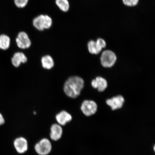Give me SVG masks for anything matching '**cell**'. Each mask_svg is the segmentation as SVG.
Returning <instances> with one entry per match:
<instances>
[{
    "label": "cell",
    "instance_id": "1",
    "mask_svg": "<svg viewBox=\"0 0 155 155\" xmlns=\"http://www.w3.org/2000/svg\"><path fill=\"white\" fill-rule=\"evenodd\" d=\"M84 86V81L81 78L71 77L67 79L64 85V92L69 97L76 98L80 95Z\"/></svg>",
    "mask_w": 155,
    "mask_h": 155
},
{
    "label": "cell",
    "instance_id": "2",
    "mask_svg": "<svg viewBox=\"0 0 155 155\" xmlns=\"http://www.w3.org/2000/svg\"><path fill=\"white\" fill-rule=\"evenodd\" d=\"M32 23L35 28L41 31L51 28L53 21L49 15H41L34 18Z\"/></svg>",
    "mask_w": 155,
    "mask_h": 155
},
{
    "label": "cell",
    "instance_id": "3",
    "mask_svg": "<svg viewBox=\"0 0 155 155\" xmlns=\"http://www.w3.org/2000/svg\"><path fill=\"white\" fill-rule=\"evenodd\" d=\"M52 144L47 138L42 139L35 145V150L40 155H47L52 150Z\"/></svg>",
    "mask_w": 155,
    "mask_h": 155
},
{
    "label": "cell",
    "instance_id": "4",
    "mask_svg": "<svg viewBox=\"0 0 155 155\" xmlns=\"http://www.w3.org/2000/svg\"><path fill=\"white\" fill-rule=\"evenodd\" d=\"M117 59L115 54L110 50H105L102 54L101 57V64L104 67H111L115 64Z\"/></svg>",
    "mask_w": 155,
    "mask_h": 155
},
{
    "label": "cell",
    "instance_id": "5",
    "mask_svg": "<svg viewBox=\"0 0 155 155\" xmlns=\"http://www.w3.org/2000/svg\"><path fill=\"white\" fill-rule=\"evenodd\" d=\"M81 110L84 115L90 116L96 113L97 105L93 101L85 100L82 103Z\"/></svg>",
    "mask_w": 155,
    "mask_h": 155
},
{
    "label": "cell",
    "instance_id": "6",
    "mask_svg": "<svg viewBox=\"0 0 155 155\" xmlns=\"http://www.w3.org/2000/svg\"><path fill=\"white\" fill-rule=\"evenodd\" d=\"M17 46L21 49H26L30 47L31 42L28 34L25 32L19 33L16 38Z\"/></svg>",
    "mask_w": 155,
    "mask_h": 155
},
{
    "label": "cell",
    "instance_id": "7",
    "mask_svg": "<svg viewBox=\"0 0 155 155\" xmlns=\"http://www.w3.org/2000/svg\"><path fill=\"white\" fill-rule=\"evenodd\" d=\"M15 148L19 154L24 153L28 149V142L24 137H18L14 141Z\"/></svg>",
    "mask_w": 155,
    "mask_h": 155
},
{
    "label": "cell",
    "instance_id": "8",
    "mask_svg": "<svg viewBox=\"0 0 155 155\" xmlns=\"http://www.w3.org/2000/svg\"><path fill=\"white\" fill-rule=\"evenodd\" d=\"M124 101L123 97L119 95L107 100L106 102L112 110H115L121 108L123 106Z\"/></svg>",
    "mask_w": 155,
    "mask_h": 155
},
{
    "label": "cell",
    "instance_id": "9",
    "mask_svg": "<svg viewBox=\"0 0 155 155\" xmlns=\"http://www.w3.org/2000/svg\"><path fill=\"white\" fill-rule=\"evenodd\" d=\"M63 133L61 126L58 124H54L50 128V137L52 140L58 141L61 138Z\"/></svg>",
    "mask_w": 155,
    "mask_h": 155
},
{
    "label": "cell",
    "instance_id": "10",
    "mask_svg": "<svg viewBox=\"0 0 155 155\" xmlns=\"http://www.w3.org/2000/svg\"><path fill=\"white\" fill-rule=\"evenodd\" d=\"M55 118L58 124L61 126L65 125L72 119V116L71 114L64 110L57 114Z\"/></svg>",
    "mask_w": 155,
    "mask_h": 155
},
{
    "label": "cell",
    "instance_id": "11",
    "mask_svg": "<svg viewBox=\"0 0 155 155\" xmlns=\"http://www.w3.org/2000/svg\"><path fill=\"white\" fill-rule=\"evenodd\" d=\"M92 86L94 88L97 89L98 91L102 92L105 90L107 86L105 79L101 77H97L92 81Z\"/></svg>",
    "mask_w": 155,
    "mask_h": 155
},
{
    "label": "cell",
    "instance_id": "12",
    "mask_svg": "<svg viewBox=\"0 0 155 155\" xmlns=\"http://www.w3.org/2000/svg\"><path fill=\"white\" fill-rule=\"evenodd\" d=\"M28 59L22 52H17L15 53L12 59V64L15 67H18L21 63L27 62Z\"/></svg>",
    "mask_w": 155,
    "mask_h": 155
},
{
    "label": "cell",
    "instance_id": "13",
    "mask_svg": "<svg viewBox=\"0 0 155 155\" xmlns=\"http://www.w3.org/2000/svg\"><path fill=\"white\" fill-rule=\"evenodd\" d=\"M88 49L89 52L93 54H98L102 51V48L97 41H90L88 44Z\"/></svg>",
    "mask_w": 155,
    "mask_h": 155
},
{
    "label": "cell",
    "instance_id": "14",
    "mask_svg": "<svg viewBox=\"0 0 155 155\" xmlns=\"http://www.w3.org/2000/svg\"><path fill=\"white\" fill-rule=\"evenodd\" d=\"M42 66L44 69H50L54 65L53 58L49 55H46L42 57L41 60Z\"/></svg>",
    "mask_w": 155,
    "mask_h": 155
},
{
    "label": "cell",
    "instance_id": "15",
    "mask_svg": "<svg viewBox=\"0 0 155 155\" xmlns=\"http://www.w3.org/2000/svg\"><path fill=\"white\" fill-rule=\"evenodd\" d=\"M10 44V39L6 35H0V48L6 50L9 48Z\"/></svg>",
    "mask_w": 155,
    "mask_h": 155
},
{
    "label": "cell",
    "instance_id": "16",
    "mask_svg": "<svg viewBox=\"0 0 155 155\" xmlns=\"http://www.w3.org/2000/svg\"><path fill=\"white\" fill-rule=\"evenodd\" d=\"M56 5L61 11L67 12L68 11L70 5L68 0H56Z\"/></svg>",
    "mask_w": 155,
    "mask_h": 155
},
{
    "label": "cell",
    "instance_id": "17",
    "mask_svg": "<svg viewBox=\"0 0 155 155\" xmlns=\"http://www.w3.org/2000/svg\"><path fill=\"white\" fill-rule=\"evenodd\" d=\"M29 0H14L15 5L19 8H24L28 3Z\"/></svg>",
    "mask_w": 155,
    "mask_h": 155
},
{
    "label": "cell",
    "instance_id": "18",
    "mask_svg": "<svg viewBox=\"0 0 155 155\" xmlns=\"http://www.w3.org/2000/svg\"><path fill=\"white\" fill-rule=\"evenodd\" d=\"M124 4L128 6H134L138 3L139 0H123Z\"/></svg>",
    "mask_w": 155,
    "mask_h": 155
},
{
    "label": "cell",
    "instance_id": "19",
    "mask_svg": "<svg viewBox=\"0 0 155 155\" xmlns=\"http://www.w3.org/2000/svg\"><path fill=\"white\" fill-rule=\"evenodd\" d=\"M96 41L98 42L102 48L106 47V42L104 41V40L102 39L99 38Z\"/></svg>",
    "mask_w": 155,
    "mask_h": 155
},
{
    "label": "cell",
    "instance_id": "20",
    "mask_svg": "<svg viewBox=\"0 0 155 155\" xmlns=\"http://www.w3.org/2000/svg\"><path fill=\"white\" fill-rule=\"evenodd\" d=\"M5 120L2 115L0 113V126L2 125L5 123Z\"/></svg>",
    "mask_w": 155,
    "mask_h": 155
},
{
    "label": "cell",
    "instance_id": "21",
    "mask_svg": "<svg viewBox=\"0 0 155 155\" xmlns=\"http://www.w3.org/2000/svg\"><path fill=\"white\" fill-rule=\"evenodd\" d=\"M155 146H154V150L155 151Z\"/></svg>",
    "mask_w": 155,
    "mask_h": 155
}]
</instances>
